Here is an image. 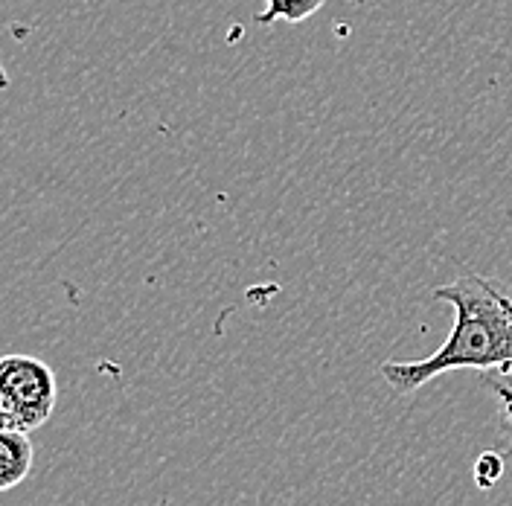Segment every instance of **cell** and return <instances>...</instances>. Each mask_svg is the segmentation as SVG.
I'll return each instance as SVG.
<instances>
[{
    "label": "cell",
    "instance_id": "cell-1",
    "mask_svg": "<svg viewBox=\"0 0 512 506\" xmlns=\"http://www.w3.org/2000/svg\"><path fill=\"white\" fill-rule=\"evenodd\" d=\"M434 297L454 306V329L446 344L422 361H384L379 373L390 390L411 396L451 370L512 376V317L492 280L466 274L454 283L437 285Z\"/></svg>",
    "mask_w": 512,
    "mask_h": 506
},
{
    "label": "cell",
    "instance_id": "cell-5",
    "mask_svg": "<svg viewBox=\"0 0 512 506\" xmlns=\"http://www.w3.org/2000/svg\"><path fill=\"white\" fill-rule=\"evenodd\" d=\"M501 477H504V457L495 454V451H483L475 460V483H478L480 489H489Z\"/></svg>",
    "mask_w": 512,
    "mask_h": 506
},
{
    "label": "cell",
    "instance_id": "cell-7",
    "mask_svg": "<svg viewBox=\"0 0 512 506\" xmlns=\"http://www.w3.org/2000/svg\"><path fill=\"white\" fill-rule=\"evenodd\" d=\"M3 428H12V425H9V419H6V411H3V405H0V431H3Z\"/></svg>",
    "mask_w": 512,
    "mask_h": 506
},
{
    "label": "cell",
    "instance_id": "cell-2",
    "mask_svg": "<svg viewBox=\"0 0 512 506\" xmlns=\"http://www.w3.org/2000/svg\"><path fill=\"white\" fill-rule=\"evenodd\" d=\"M59 399L56 373L35 355H3L0 358V405L12 428H41Z\"/></svg>",
    "mask_w": 512,
    "mask_h": 506
},
{
    "label": "cell",
    "instance_id": "cell-6",
    "mask_svg": "<svg viewBox=\"0 0 512 506\" xmlns=\"http://www.w3.org/2000/svg\"><path fill=\"white\" fill-rule=\"evenodd\" d=\"M492 390H495V393H498V399H501L504 422L510 425V431H512V387H507L504 381H492Z\"/></svg>",
    "mask_w": 512,
    "mask_h": 506
},
{
    "label": "cell",
    "instance_id": "cell-3",
    "mask_svg": "<svg viewBox=\"0 0 512 506\" xmlns=\"http://www.w3.org/2000/svg\"><path fill=\"white\" fill-rule=\"evenodd\" d=\"M35 448L30 431L21 428H3L0 431V495L21 486L32 472Z\"/></svg>",
    "mask_w": 512,
    "mask_h": 506
},
{
    "label": "cell",
    "instance_id": "cell-4",
    "mask_svg": "<svg viewBox=\"0 0 512 506\" xmlns=\"http://www.w3.org/2000/svg\"><path fill=\"white\" fill-rule=\"evenodd\" d=\"M326 6V0H265V12L256 15L259 24H274V21H286V24H300L312 15H318Z\"/></svg>",
    "mask_w": 512,
    "mask_h": 506
}]
</instances>
